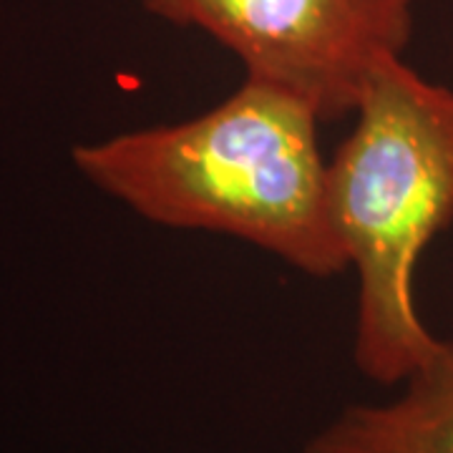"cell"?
<instances>
[{
    "label": "cell",
    "instance_id": "1",
    "mask_svg": "<svg viewBox=\"0 0 453 453\" xmlns=\"http://www.w3.org/2000/svg\"><path fill=\"white\" fill-rule=\"evenodd\" d=\"M318 113L244 79L214 109L73 149V166L149 222L255 244L312 277L348 270Z\"/></svg>",
    "mask_w": 453,
    "mask_h": 453
},
{
    "label": "cell",
    "instance_id": "2",
    "mask_svg": "<svg viewBox=\"0 0 453 453\" xmlns=\"http://www.w3.org/2000/svg\"><path fill=\"white\" fill-rule=\"evenodd\" d=\"M330 207L357 277V371L408 380L446 340L416 308V267L453 222V86L428 81L405 56L380 65L356 127L327 162Z\"/></svg>",
    "mask_w": 453,
    "mask_h": 453
},
{
    "label": "cell",
    "instance_id": "3",
    "mask_svg": "<svg viewBox=\"0 0 453 453\" xmlns=\"http://www.w3.org/2000/svg\"><path fill=\"white\" fill-rule=\"evenodd\" d=\"M418 0H142L146 13L207 33L244 79L303 101L320 121L356 113L372 73L405 56Z\"/></svg>",
    "mask_w": 453,
    "mask_h": 453
},
{
    "label": "cell",
    "instance_id": "4",
    "mask_svg": "<svg viewBox=\"0 0 453 453\" xmlns=\"http://www.w3.org/2000/svg\"><path fill=\"white\" fill-rule=\"evenodd\" d=\"M388 403L342 408L305 453H453V342L403 380Z\"/></svg>",
    "mask_w": 453,
    "mask_h": 453
}]
</instances>
